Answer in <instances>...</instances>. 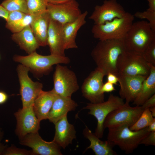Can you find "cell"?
Returning <instances> with one entry per match:
<instances>
[{
  "mask_svg": "<svg viewBox=\"0 0 155 155\" xmlns=\"http://www.w3.org/2000/svg\"><path fill=\"white\" fill-rule=\"evenodd\" d=\"M125 51L122 40H99L92 50L91 56L97 68L105 75L111 73L117 76V59Z\"/></svg>",
  "mask_w": 155,
  "mask_h": 155,
  "instance_id": "cell-1",
  "label": "cell"
},
{
  "mask_svg": "<svg viewBox=\"0 0 155 155\" xmlns=\"http://www.w3.org/2000/svg\"><path fill=\"white\" fill-rule=\"evenodd\" d=\"M122 40L126 51L142 54L155 40V32L147 21L133 22Z\"/></svg>",
  "mask_w": 155,
  "mask_h": 155,
  "instance_id": "cell-2",
  "label": "cell"
},
{
  "mask_svg": "<svg viewBox=\"0 0 155 155\" xmlns=\"http://www.w3.org/2000/svg\"><path fill=\"white\" fill-rule=\"evenodd\" d=\"M134 17L126 12L123 17L101 24H94L91 30L93 36L99 40H122L133 22Z\"/></svg>",
  "mask_w": 155,
  "mask_h": 155,
  "instance_id": "cell-3",
  "label": "cell"
},
{
  "mask_svg": "<svg viewBox=\"0 0 155 155\" xmlns=\"http://www.w3.org/2000/svg\"><path fill=\"white\" fill-rule=\"evenodd\" d=\"M107 140L118 146L126 153H131L140 145L141 141L150 133L147 127L135 131L126 125L108 128Z\"/></svg>",
  "mask_w": 155,
  "mask_h": 155,
  "instance_id": "cell-4",
  "label": "cell"
},
{
  "mask_svg": "<svg viewBox=\"0 0 155 155\" xmlns=\"http://www.w3.org/2000/svg\"><path fill=\"white\" fill-rule=\"evenodd\" d=\"M13 60L27 67L30 71L40 75L49 73L54 65L68 64L70 62L69 58L66 56L51 54L42 55L38 54L36 51L25 56L15 55Z\"/></svg>",
  "mask_w": 155,
  "mask_h": 155,
  "instance_id": "cell-5",
  "label": "cell"
},
{
  "mask_svg": "<svg viewBox=\"0 0 155 155\" xmlns=\"http://www.w3.org/2000/svg\"><path fill=\"white\" fill-rule=\"evenodd\" d=\"M117 68L118 73L147 77L150 70L149 64L145 60L142 54L127 51L119 56Z\"/></svg>",
  "mask_w": 155,
  "mask_h": 155,
  "instance_id": "cell-6",
  "label": "cell"
},
{
  "mask_svg": "<svg viewBox=\"0 0 155 155\" xmlns=\"http://www.w3.org/2000/svg\"><path fill=\"white\" fill-rule=\"evenodd\" d=\"M54 87L52 90L58 95L71 97L79 89L75 73L66 66L56 65L53 75Z\"/></svg>",
  "mask_w": 155,
  "mask_h": 155,
  "instance_id": "cell-7",
  "label": "cell"
},
{
  "mask_svg": "<svg viewBox=\"0 0 155 155\" xmlns=\"http://www.w3.org/2000/svg\"><path fill=\"white\" fill-rule=\"evenodd\" d=\"M123 100L120 97L111 94L106 101L93 104L88 103L83 109H89L88 114L94 116L97 123L94 134L99 138H102L104 130V123L107 116L111 112L124 104Z\"/></svg>",
  "mask_w": 155,
  "mask_h": 155,
  "instance_id": "cell-8",
  "label": "cell"
},
{
  "mask_svg": "<svg viewBox=\"0 0 155 155\" xmlns=\"http://www.w3.org/2000/svg\"><path fill=\"white\" fill-rule=\"evenodd\" d=\"M144 110L141 106L132 107L129 103L125 102L108 114L104 122V128L123 125L129 127L136 121Z\"/></svg>",
  "mask_w": 155,
  "mask_h": 155,
  "instance_id": "cell-9",
  "label": "cell"
},
{
  "mask_svg": "<svg viewBox=\"0 0 155 155\" xmlns=\"http://www.w3.org/2000/svg\"><path fill=\"white\" fill-rule=\"evenodd\" d=\"M17 69L22 107L33 106L35 100L42 90L43 85L31 80L28 75L30 69L26 66L20 64Z\"/></svg>",
  "mask_w": 155,
  "mask_h": 155,
  "instance_id": "cell-10",
  "label": "cell"
},
{
  "mask_svg": "<svg viewBox=\"0 0 155 155\" xmlns=\"http://www.w3.org/2000/svg\"><path fill=\"white\" fill-rule=\"evenodd\" d=\"M105 75L97 67L84 80L81 86L83 96L96 104L104 101V93L102 91L103 79Z\"/></svg>",
  "mask_w": 155,
  "mask_h": 155,
  "instance_id": "cell-11",
  "label": "cell"
},
{
  "mask_svg": "<svg viewBox=\"0 0 155 155\" xmlns=\"http://www.w3.org/2000/svg\"><path fill=\"white\" fill-rule=\"evenodd\" d=\"M46 10L51 19L63 25L75 20L82 13L75 0L58 4L48 3Z\"/></svg>",
  "mask_w": 155,
  "mask_h": 155,
  "instance_id": "cell-12",
  "label": "cell"
},
{
  "mask_svg": "<svg viewBox=\"0 0 155 155\" xmlns=\"http://www.w3.org/2000/svg\"><path fill=\"white\" fill-rule=\"evenodd\" d=\"M14 115L17 120L15 132L20 139L28 134L38 132L40 121L36 116L32 106L19 109Z\"/></svg>",
  "mask_w": 155,
  "mask_h": 155,
  "instance_id": "cell-13",
  "label": "cell"
},
{
  "mask_svg": "<svg viewBox=\"0 0 155 155\" xmlns=\"http://www.w3.org/2000/svg\"><path fill=\"white\" fill-rule=\"evenodd\" d=\"M116 0H105L101 5H96L89 18L94 24H101L123 16L126 13Z\"/></svg>",
  "mask_w": 155,
  "mask_h": 155,
  "instance_id": "cell-14",
  "label": "cell"
},
{
  "mask_svg": "<svg viewBox=\"0 0 155 155\" xmlns=\"http://www.w3.org/2000/svg\"><path fill=\"white\" fill-rule=\"evenodd\" d=\"M20 140V144L32 149V155H62L60 147L55 142L45 141L38 132L28 134Z\"/></svg>",
  "mask_w": 155,
  "mask_h": 155,
  "instance_id": "cell-15",
  "label": "cell"
},
{
  "mask_svg": "<svg viewBox=\"0 0 155 155\" xmlns=\"http://www.w3.org/2000/svg\"><path fill=\"white\" fill-rule=\"evenodd\" d=\"M120 86L119 95L125 102L129 103L135 100L140 90L142 84L147 77L142 75H130L118 73Z\"/></svg>",
  "mask_w": 155,
  "mask_h": 155,
  "instance_id": "cell-16",
  "label": "cell"
},
{
  "mask_svg": "<svg viewBox=\"0 0 155 155\" xmlns=\"http://www.w3.org/2000/svg\"><path fill=\"white\" fill-rule=\"evenodd\" d=\"M62 26L63 25L50 18L48 32L47 45L49 46L51 55L65 56Z\"/></svg>",
  "mask_w": 155,
  "mask_h": 155,
  "instance_id": "cell-17",
  "label": "cell"
},
{
  "mask_svg": "<svg viewBox=\"0 0 155 155\" xmlns=\"http://www.w3.org/2000/svg\"><path fill=\"white\" fill-rule=\"evenodd\" d=\"M55 132L53 140L59 146L65 149L76 138L74 126L68 122L67 115L55 124Z\"/></svg>",
  "mask_w": 155,
  "mask_h": 155,
  "instance_id": "cell-18",
  "label": "cell"
},
{
  "mask_svg": "<svg viewBox=\"0 0 155 155\" xmlns=\"http://www.w3.org/2000/svg\"><path fill=\"white\" fill-rule=\"evenodd\" d=\"M77 106V103L71 97L57 95L49 112L48 119L54 124L67 115L69 112L75 110Z\"/></svg>",
  "mask_w": 155,
  "mask_h": 155,
  "instance_id": "cell-19",
  "label": "cell"
},
{
  "mask_svg": "<svg viewBox=\"0 0 155 155\" xmlns=\"http://www.w3.org/2000/svg\"><path fill=\"white\" fill-rule=\"evenodd\" d=\"M88 14L87 11H86L82 13L75 20L63 25L62 32L65 50L78 48L75 41L77 32L86 23V18Z\"/></svg>",
  "mask_w": 155,
  "mask_h": 155,
  "instance_id": "cell-20",
  "label": "cell"
},
{
  "mask_svg": "<svg viewBox=\"0 0 155 155\" xmlns=\"http://www.w3.org/2000/svg\"><path fill=\"white\" fill-rule=\"evenodd\" d=\"M56 95L52 90L48 91L42 90L35 100L33 108L36 116L40 121L48 119Z\"/></svg>",
  "mask_w": 155,
  "mask_h": 155,
  "instance_id": "cell-21",
  "label": "cell"
},
{
  "mask_svg": "<svg viewBox=\"0 0 155 155\" xmlns=\"http://www.w3.org/2000/svg\"><path fill=\"white\" fill-rule=\"evenodd\" d=\"M11 37L20 48L28 54L35 52L40 46L30 25L27 26L18 32L13 33Z\"/></svg>",
  "mask_w": 155,
  "mask_h": 155,
  "instance_id": "cell-22",
  "label": "cell"
},
{
  "mask_svg": "<svg viewBox=\"0 0 155 155\" xmlns=\"http://www.w3.org/2000/svg\"><path fill=\"white\" fill-rule=\"evenodd\" d=\"M50 17L47 11L38 14L30 25L32 32L40 46L47 45Z\"/></svg>",
  "mask_w": 155,
  "mask_h": 155,
  "instance_id": "cell-23",
  "label": "cell"
},
{
  "mask_svg": "<svg viewBox=\"0 0 155 155\" xmlns=\"http://www.w3.org/2000/svg\"><path fill=\"white\" fill-rule=\"evenodd\" d=\"M85 137L90 142V144L86 150L91 149L96 155H116L117 154L113 150L114 145L108 140L102 141L86 127L83 131Z\"/></svg>",
  "mask_w": 155,
  "mask_h": 155,
  "instance_id": "cell-24",
  "label": "cell"
},
{
  "mask_svg": "<svg viewBox=\"0 0 155 155\" xmlns=\"http://www.w3.org/2000/svg\"><path fill=\"white\" fill-rule=\"evenodd\" d=\"M150 70L149 75L144 81L133 104L141 106L148 98L155 94V66L149 63Z\"/></svg>",
  "mask_w": 155,
  "mask_h": 155,
  "instance_id": "cell-25",
  "label": "cell"
},
{
  "mask_svg": "<svg viewBox=\"0 0 155 155\" xmlns=\"http://www.w3.org/2000/svg\"><path fill=\"white\" fill-rule=\"evenodd\" d=\"M0 5L9 12L18 11L28 14L26 0H4Z\"/></svg>",
  "mask_w": 155,
  "mask_h": 155,
  "instance_id": "cell-26",
  "label": "cell"
},
{
  "mask_svg": "<svg viewBox=\"0 0 155 155\" xmlns=\"http://www.w3.org/2000/svg\"><path fill=\"white\" fill-rule=\"evenodd\" d=\"M155 119L152 115L149 108L144 110L135 123L129 127L133 131H137L147 127Z\"/></svg>",
  "mask_w": 155,
  "mask_h": 155,
  "instance_id": "cell-27",
  "label": "cell"
},
{
  "mask_svg": "<svg viewBox=\"0 0 155 155\" xmlns=\"http://www.w3.org/2000/svg\"><path fill=\"white\" fill-rule=\"evenodd\" d=\"M28 14L36 15L46 10L48 3L46 0H26Z\"/></svg>",
  "mask_w": 155,
  "mask_h": 155,
  "instance_id": "cell-28",
  "label": "cell"
},
{
  "mask_svg": "<svg viewBox=\"0 0 155 155\" xmlns=\"http://www.w3.org/2000/svg\"><path fill=\"white\" fill-rule=\"evenodd\" d=\"M38 14H26L22 20L8 29L13 33L18 32L27 26L30 25Z\"/></svg>",
  "mask_w": 155,
  "mask_h": 155,
  "instance_id": "cell-29",
  "label": "cell"
},
{
  "mask_svg": "<svg viewBox=\"0 0 155 155\" xmlns=\"http://www.w3.org/2000/svg\"><path fill=\"white\" fill-rule=\"evenodd\" d=\"M133 15L137 18L147 20L152 29L155 32V11L148 8L143 12L137 11Z\"/></svg>",
  "mask_w": 155,
  "mask_h": 155,
  "instance_id": "cell-30",
  "label": "cell"
},
{
  "mask_svg": "<svg viewBox=\"0 0 155 155\" xmlns=\"http://www.w3.org/2000/svg\"><path fill=\"white\" fill-rule=\"evenodd\" d=\"M26 14L18 11L9 12L6 21L5 27L8 29L22 20Z\"/></svg>",
  "mask_w": 155,
  "mask_h": 155,
  "instance_id": "cell-31",
  "label": "cell"
},
{
  "mask_svg": "<svg viewBox=\"0 0 155 155\" xmlns=\"http://www.w3.org/2000/svg\"><path fill=\"white\" fill-rule=\"evenodd\" d=\"M142 55L147 63L155 66V40L149 46Z\"/></svg>",
  "mask_w": 155,
  "mask_h": 155,
  "instance_id": "cell-32",
  "label": "cell"
},
{
  "mask_svg": "<svg viewBox=\"0 0 155 155\" xmlns=\"http://www.w3.org/2000/svg\"><path fill=\"white\" fill-rule=\"evenodd\" d=\"M3 154L6 155H32V150L19 148L13 145L6 149Z\"/></svg>",
  "mask_w": 155,
  "mask_h": 155,
  "instance_id": "cell-33",
  "label": "cell"
},
{
  "mask_svg": "<svg viewBox=\"0 0 155 155\" xmlns=\"http://www.w3.org/2000/svg\"><path fill=\"white\" fill-rule=\"evenodd\" d=\"M155 146V131L150 132L140 142V145Z\"/></svg>",
  "mask_w": 155,
  "mask_h": 155,
  "instance_id": "cell-34",
  "label": "cell"
},
{
  "mask_svg": "<svg viewBox=\"0 0 155 155\" xmlns=\"http://www.w3.org/2000/svg\"><path fill=\"white\" fill-rule=\"evenodd\" d=\"M141 106L144 110L155 106V94L147 99Z\"/></svg>",
  "mask_w": 155,
  "mask_h": 155,
  "instance_id": "cell-35",
  "label": "cell"
},
{
  "mask_svg": "<svg viewBox=\"0 0 155 155\" xmlns=\"http://www.w3.org/2000/svg\"><path fill=\"white\" fill-rule=\"evenodd\" d=\"M115 90L114 84L108 82L103 84L102 88V91L104 93L110 92Z\"/></svg>",
  "mask_w": 155,
  "mask_h": 155,
  "instance_id": "cell-36",
  "label": "cell"
},
{
  "mask_svg": "<svg viewBox=\"0 0 155 155\" xmlns=\"http://www.w3.org/2000/svg\"><path fill=\"white\" fill-rule=\"evenodd\" d=\"M107 75V82L113 84L117 85L118 82V79L117 76L111 73H108Z\"/></svg>",
  "mask_w": 155,
  "mask_h": 155,
  "instance_id": "cell-37",
  "label": "cell"
},
{
  "mask_svg": "<svg viewBox=\"0 0 155 155\" xmlns=\"http://www.w3.org/2000/svg\"><path fill=\"white\" fill-rule=\"evenodd\" d=\"M8 98V96L5 92L0 90V105L5 103Z\"/></svg>",
  "mask_w": 155,
  "mask_h": 155,
  "instance_id": "cell-38",
  "label": "cell"
},
{
  "mask_svg": "<svg viewBox=\"0 0 155 155\" xmlns=\"http://www.w3.org/2000/svg\"><path fill=\"white\" fill-rule=\"evenodd\" d=\"M9 12L0 5V17L6 21Z\"/></svg>",
  "mask_w": 155,
  "mask_h": 155,
  "instance_id": "cell-39",
  "label": "cell"
},
{
  "mask_svg": "<svg viewBox=\"0 0 155 155\" xmlns=\"http://www.w3.org/2000/svg\"><path fill=\"white\" fill-rule=\"evenodd\" d=\"M48 3L58 4L66 3L73 0H46Z\"/></svg>",
  "mask_w": 155,
  "mask_h": 155,
  "instance_id": "cell-40",
  "label": "cell"
},
{
  "mask_svg": "<svg viewBox=\"0 0 155 155\" xmlns=\"http://www.w3.org/2000/svg\"><path fill=\"white\" fill-rule=\"evenodd\" d=\"M148 2V9L155 11V0H146Z\"/></svg>",
  "mask_w": 155,
  "mask_h": 155,
  "instance_id": "cell-41",
  "label": "cell"
},
{
  "mask_svg": "<svg viewBox=\"0 0 155 155\" xmlns=\"http://www.w3.org/2000/svg\"><path fill=\"white\" fill-rule=\"evenodd\" d=\"M147 129L149 132L155 131V119L147 127Z\"/></svg>",
  "mask_w": 155,
  "mask_h": 155,
  "instance_id": "cell-42",
  "label": "cell"
},
{
  "mask_svg": "<svg viewBox=\"0 0 155 155\" xmlns=\"http://www.w3.org/2000/svg\"><path fill=\"white\" fill-rule=\"evenodd\" d=\"M149 110L151 112L152 116L154 117H155V106L151 107L149 108Z\"/></svg>",
  "mask_w": 155,
  "mask_h": 155,
  "instance_id": "cell-43",
  "label": "cell"
},
{
  "mask_svg": "<svg viewBox=\"0 0 155 155\" xmlns=\"http://www.w3.org/2000/svg\"><path fill=\"white\" fill-rule=\"evenodd\" d=\"M0 59H1V56H0Z\"/></svg>",
  "mask_w": 155,
  "mask_h": 155,
  "instance_id": "cell-44",
  "label": "cell"
}]
</instances>
